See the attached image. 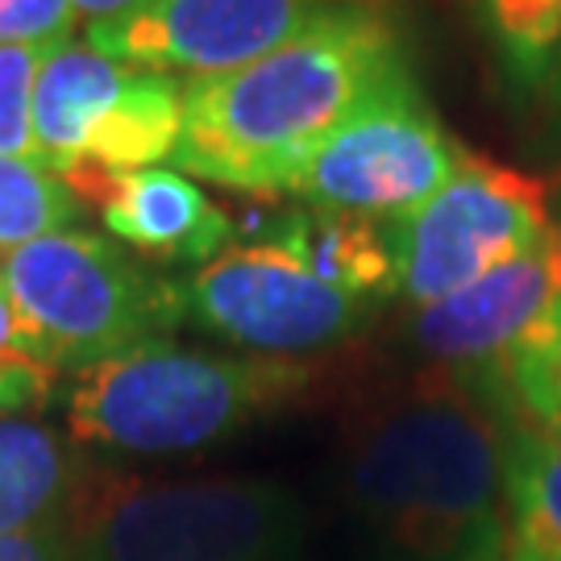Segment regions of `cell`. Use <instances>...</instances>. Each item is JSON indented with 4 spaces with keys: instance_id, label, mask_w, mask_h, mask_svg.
Masks as SVG:
<instances>
[{
    "instance_id": "3957f363",
    "label": "cell",
    "mask_w": 561,
    "mask_h": 561,
    "mask_svg": "<svg viewBox=\"0 0 561 561\" xmlns=\"http://www.w3.org/2000/svg\"><path fill=\"white\" fill-rule=\"evenodd\" d=\"M308 382V370L275 358H213L146 341L129 354L83 366L67 396V428L80 445L167 458L233 437L271 403Z\"/></svg>"
},
{
    "instance_id": "e0dca14e",
    "label": "cell",
    "mask_w": 561,
    "mask_h": 561,
    "mask_svg": "<svg viewBox=\"0 0 561 561\" xmlns=\"http://www.w3.org/2000/svg\"><path fill=\"white\" fill-rule=\"evenodd\" d=\"M76 213L80 204L71 201V187L55 171L0 154V254L71 229Z\"/></svg>"
},
{
    "instance_id": "9a60e30c",
    "label": "cell",
    "mask_w": 561,
    "mask_h": 561,
    "mask_svg": "<svg viewBox=\"0 0 561 561\" xmlns=\"http://www.w3.org/2000/svg\"><path fill=\"white\" fill-rule=\"evenodd\" d=\"M512 88H545L561 46V0H466Z\"/></svg>"
},
{
    "instance_id": "30bf717a",
    "label": "cell",
    "mask_w": 561,
    "mask_h": 561,
    "mask_svg": "<svg viewBox=\"0 0 561 561\" xmlns=\"http://www.w3.org/2000/svg\"><path fill=\"white\" fill-rule=\"evenodd\" d=\"M345 4L324 0H141L88 25V46L141 71L225 76L275 55Z\"/></svg>"
},
{
    "instance_id": "52a82bcc",
    "label": "cell",
    "mask_w": 561,
    "mask_h": 561,
    "mask_svg": "<svg viewBox=\"0 0 561 561\" xmlns=\"http://www.w3.org/2000/svg\"><path fill=\"white\" fill-rule=\"evenodd\" d=\"M549 229L545 183L470 150L433 201L400 221H387L400 291L416 308L442 304L486 279L503 262L533 250Z\"/></svg>"
},
{
    "instance_id": "8992f818",
    "label": "cell",
    "mask_w": 561,
    "mask_h": 561,
    "mask_svg": "<svg viewBox=\"0 0 561 561\" xmlns=\"http://www.w3.org/2000/svg\"><path fill=\"white\" fill-rule=\"evenodd\" d=\"M183 134V80L141 71L67 38L34 80V146L55 175L80 167L146 171L171 159Z\"/></svg>"
},
{
    "instance_id": "5b68a950",
    "label": "cell",
    "mask_w": 561,
    "mask_h": 561,
    "mask_svg": "<svg viewBox=\"0 0 561 561\" xmlns=\"http://www.w3.org/2000/svg\"><path fill=\"white\" fill-rule=\"evenodd\" d=\"M0 279L55 366H96L129 354L187 317L183 287L154 279L83 229H62L4 254Z\"/></svg>"
},
{
    "instance_id": "d6986e66",
    "label": "cell",
    "mask_w": 561,
    "mask_h": 561,
    "mask_svg": "<svg viewBox=\"0 0 561 561\" xmlns=\"http://www.w3.org/2000/svg\"><path fill=\"white\" fill-rule=\"evenodd\" d=\"M59 46V42H55ZM50 46H0V154L38 162L34 80Z\"/></svg>"
},
{
    "instance_id": "d4e9b609",
    "label": "cell",
    "mask_w": 561,
    "mask_h": 561,
    "mask_svg": "<svg viewBox=\"0 0 561 561\" xmlns=\"http://www.w3.org/2000/svg\"><path fill=\"white\" fill-rule=\"evenodd\" d=\"M324 4H350V9H375L382 0H324Z\"/></svg>"
},
{
    "instance_id": "ffe728a7",
    "label": "cell",
    "mask_w": 561,
    "mask_h": 561,
    "mask_svg": "<svg viewBox=\"0 0 561 561\" xmlns=\"http://www.w3.org/2000/svg\"><path fill=\"white\" fill-rule=\"evenodd\" d=\"M71 30V0H0V46H55Z\"/></svg>"
},
{
    "instance_id": "44dd1931",
    "label": "cell",
    "mask_w": 561,
    "mask_h": 561,
    "mask_svg": "<svg viewBox=\"0 0 561 561\" xmlns=\"http://www.w3.org/2000/svg\"><path fill=\"white\" fill-rule=\"evenodd\" d=\"M0 561H67V553L50 533H21V537H0Z\"/></svg>"
},
{
    "instance_id": "9c48e42d",
    "label": "cell",
    "mask_w": 561,
    "mask_h": 561,
    "mask_svg": "<svg viewBox=\"0 0 561 561\" xmlns=\"http://www.w3.org/2000/svg\"><path fill=\"white\" fill-rule=\"evenodd\" d=\"M187 317L266 358L317 354L358 333L370 300L337 291L271 241L233 245L183 283Z\"/></svg>"
},
{
    "instance_id": "6da1fadb",
    "label": "cell",
    "mask_w": 561,
    "mask_h": 561,
    "mask_svg": "<svg viewBox=\"0 0 561 561\" xmlns=\"http://www.w3.org/2000/svg\"><path fill=\"white\" fill-rule=\"evenodd\" d=\"M403 80L412 67L391 21L345 4L250 67L183 80L171 162L229 192H283L341 121Z\"/></svg>"
},
{
    "instance_id": "277c9868",
    "label": "cell",
    "mask_w": 561,
    "mask_h": 561,
    "mask_svg": "<svg viewBox=\"0 0 561 561\" xmlns=\"http://www.w3.org/2000/svg\"><path fill=\"white\" fill-rule=\"evenodd\" d=\"M300 533V503L262 479H108L76 512L80 561H287Z\"/></svg>"
},
{
    "instance_id": "7a4b0ae2",
    "label": "cell",
    "mask_w": 561,
    "mask_h": 561,
    "mask_svg": "<svg viewBox=\"0 0 561 561\" xmlns=\"http://www.w3.org/2000/svg\"><path fill=\"white\" fill-rule=\"evenodd\" d=\"M516 428L458 370L387 403L358 433L350 486L387 537L428 561L512 545Z\"/></svg>"
},
{
    "instance_id": "ac0fdd59",
    "label": "cell",
    "mask_w": 561,
    "mask_h": 561,
    "mask_svg": "<svg viewBox=\"0 0 561 561\" xmlns=\"http://www.w3.org/2000/svg\"><path fill=\"white\" fill-rule=\"evenodd\" d=\"M55 358L38 329L21 317L9 287L0 279V412L38 403L55 382Z\"/></svg>"
},
{
    "instance_id": "ba28073f",
    "label": "cell",
    "mask_w": 561,
    "mask_h": 561,
    "mask_svg": "<svg viewBox=\"0 0 561 561\" xmlns=\"http://www.w3.org/2000/svg\"><path fill=\"white\" fill-rule=\"evenodd\" d=\"M461 154L412 76L341 121L283 192L324 213L400 221L442 192Z\"/></svg>"
},
{
    "instance_id": "cb8c5ba5",
    "label": "cell",
    "mask_w": 561,
    "mask_h": 561,
    "mask_svg": "<svg viewBox=\"0 0 561 561\" xmlns=\"http://www.w3.org/2000/svg\"><path fill=\"white\" fill-rule=\"evenodd\" d=\"M545 92H549V101H553V108H558V117H561V46H558V55H553V67H549Z\"/></svg>"
},
{
    "instance_id": "8fae6325",
    "label": "cell",
    "mask_w": 561,
    "mask_h": 561,
    "mask_svg": "<svg viewBox=\"0 0 561 561\" xmlns=\"http://www.w3.org/2000/svg\"><path fill=\"white\" fill-rule=\"evenodd\" d=\"M561 300V229H549L520 259L416 312L412 337L442 370L474 375L524 341Z\"/></svg>"
},
{
    "instance_id": "7c38bea8",
    "label": "cell",
    "mask_w": 561,
    "mask_h": 561,
    "mask_svg": "<svg viewBox=\"0 0 561 561\" xmlns=\"http://www.w3.org/2000/svg\"><path fill=\"white\" fill-rule=\"evenodd\" d=\"M62 183L80 201L96 204L108 233L141 250L146 259L208 266L221 254L225 241L233 238V221L221 208L187 175L167 167H146V171L80 167L62 175Z\"/></svg>"
},
{
    "instance_id": "4fadbf2b",
    "label": "cell",
    "mask_w": 561,
    "mask_h": 561,
    "mask_svg": "<svg viewBox=\"0 0 561 561\" xmlns=\"http://www.w3.org/2000/svg\"><path fill=\"white\" fill-rule=\"evenodd\" d=\"M262 241L279 245L304 271H312L321 283L350 291L358 300L379 304L391 291H400L387 221H370L354 213H324V208H296V213H283Z\"/></svg>"
},
{
    "instance_id": "7402d4cb",
    "label": "cell",
    "mask_w": 561,
    "mask_h": 561,
    "mask_svg": "<svg viewBox=\"0 0 561 561\" xmlns=\"http://www.w3.org/2000/svg\"><path fill=\"white\" fill-rule=\"evenodd\" d=\"M134 4H141V0H71L76 18H88V25H92V21H104V18H117V13L134 9Z\"/></svg>"
},
{
    "instance_id": "603a6c76",
    "label": "cell",
    "mask_w": 561,
    "mask_h": 561,
    "mask_svg": "<svg viewBox=\"0 0 561 561\" xmlns=\"http://www.w3.org/2000/svg\"><path fill=\"white\" fill-rule=\"evenodd\" d=\"M466 561H545L537 558V553H528V549H520V545H503V549H491V553H479V558H466Z\"/></svg>"
},
{
    "instance_id": "2e32d148",
    "label": "cell",
    "mask_w": 561,
    "mask_h": 561,
    "mask_svg": "<svg viewBox=\"0 0 561 561\" xmlns=\"http://www.w3.org/2000/svg\"><path fill=\"white\" fill-rule=\"evenodd\" d=\"M507 500L512 541L545 561H561V437L516 433Z\"/></svg>"
},
{
    "instance_id": "5bb4252c",
    "label": "cell",
    "mask_w": 561,
    "mask_h": 561,
    "mask_svg": "<svg viewBox=\"0 0 561 561\" xmlns=\"http://www.w3.org/2000/svg\"><path fill=\"white\" fill-rule=\"evenodd\" d=\"M76 470L59 433L0 416V537H21L76 500Z\"/></svg>"
}]
</instances>
